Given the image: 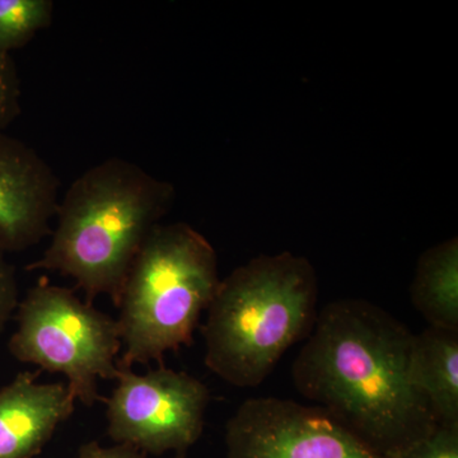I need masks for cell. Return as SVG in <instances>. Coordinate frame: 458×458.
I'll return each mask as SVG.
<instances>
[{
	"instance_id": "cell-1",
	"label": "cell",
	"mask_w": 458,
	"mask_h": 458,
	"mask_svg": "<svg viewBox=\"0 0 458 458\" xmlns=\"http://www.w3.org/2000/svg\"><path fill=\"white\" fill-rule=\"evenodd\" d=\"M412 335L367 301L328 303L294 360L295 388L391 456L438 427L426 397L409 379Z\"/></svg>"
},
{
	"instance_id": "cell-2",
	"label": "cell",
	"mask_w": 458,
	"mask_h": 458,
	"mask_svg": "<svg viewBox=\"0 0 458 458\" xmlns=\"http://www.w3.org/2000/svg\"><path fill=\"white\" fill-rule=\"evenodd\" d=\"M174 200L168 181L128 159L92 165L59 199L50 242L29 271L73 279L92 303L119 300L132 261Z\"/></svg>"
},
{
	"instance_id": "cell-3",
	"label": "cell",
	"mask_w": 458,
	"mask_h": 458,
	"mask_svg": "<svg viewBox=\"0 0 458 458\" xmlns=\"http://www.w3.org/2000/svg\"><path fill=\"white\" fill-rule=\"evenodd\" d=\"M318 282L309 259L260 255L221 279L203 327L204 363L225 384L258 387L318 319Z\"/></svg>"
},
{
	"instance_id": "cell-4",
	"label": "cell",
	"mask_w": 458,
	"mask_h": 458,
	"mask_svg": "<svg viewBox=\"0 0 458 458\" xmlns=\"http://www.w3.org/2000/svg\"><path fill=\"white\" fill-rule=\"evenodd\" d=\"M218 256L188 223H159L126 276L114 306L122 337L119 364L164 366L165 355L191 345L218 289Z\"/></svg>"
},
{
	"instance_id": "cell-5",
	"label": "cell",
	"mask_w": 458,
	"mask_h": 458,
	"mask_svg": "<svg viewBox=\"0 0 458 458\" xmlns=\"http://www.w3.org/2000/svg\"><path fill=\"white\" fill-rule=\"evenodd\" d=\"M16 319L8 343L14 360L65 376L69 393L87 408L104 401L98 382L114 379L123 349L116 318L40 279L18 303Z\"/></svg>"
},
{
	"instance_id": "cell-6",
	"label": "cell",
	"mask_w": 458,
	"mask_h": 458,
	"mask_svg": "<svg viewBox=\"0 0 458 458\" xmlns=\"http://www.w3.org/2000/svg\"><path fill=\"white\" fill-rule=\"evenodd\" d=\"M106 403L108 437L141 454H186L203 434L210 391L194 376L158 366L137 373L117 363Z\"/></svg>"
},
{
	"instance_id": "cell-7",
	"label": "cell",
	"mask_w": 458,
	"mask_h": 458,
	"mask_svg": "<svg viewBox=\"0 0 458 458\" xmlns=\"http://www.w3.org/2000/svg\"><path fill=\"white\" fill-rule=\"evenodd\" d=\"M225 445L227 458H391L327 410L276 397L243 401Z\"/></svg>"
},
{
	"instance_id": "cell-8",
	"label": "cell",
	"mask_w": 458,
	"mask_h": 458,
	"mask_svg": "<svg viewBox=\"0 0 458 458\" xmlns=\"http://www.w3.org/2000/svg\"><path fill=\"white\" fill-rule=\"evenodd\" d=\"M59 180L32 147L0 134V255L22 252L53 231Z\"/></svg>"
},
{
	"instance_id": "cell-9",
	"label": "cell",
	"mask_w": 458,
	"mask_h": 458,
	"mask_svg": "<svg viewBox=\"0 0 458 458\" xmlns=\"http://www.w3.org/2000/svg\"><path fill=\"white\" fill-rule=\"evenodd\" d=\"M38 372L18 373L0 388V458L38 456L77 401L66 385L41 384Z\"/></svg>"
},
{
	"instance_id": "cell-10",
	"label": "cell",
	"mask_w": 458,
	"mask_h": 458,
	"mask_svg": "<svg viewBox=\"0 0 458 458\" xmlns=\"http://www.w3.org/2000/svg\"><path fill=\"white\" fill-rule=\"evenodd\" d=\"M408 376L437 424L458 429V331L428 327L412 335Z\"/></svg>"
},
{
	"instance_id": "cell-11",
	"label": "cell",
	"mask_w": 458,
	"mask_h": 458,
	"mask_svg": "<svg viewBox=\"0 0 458 458\" xmlns=\"http://www.w3.org/2000/svg\"><path fill=\"white\" fill-rule=\"evenodd\" d=\"M412 306L432 327L458 331V241L450 238L419 259L411 288Z\"/></svg>"
},
{
	"instance_id": "cell-12",
	"label": "cell",
	"mask_w": 458,
	"mask_h": 458,
	"mask_svg": "<svg viewBox=\"0 0 458 458\" xmlns=\"http://www.w3.org/2000/svg\"><path fill=\"white\" fill-rule=\"evenodd\" d=\"M54 16L51 0H0V54L26 47Z\"/></svg>"
},
{
	"instance_id": "cell-13",
	"label": "cell",
	"mask_w": 458,
	"mask_h": 458,
	"mask_svg": "<svg viewBox=\"0 0 458 458\" xmlns=\"http://www.w3.org/2000/svg\"><path fill=\"white\" fill-rule=\"evenodd\" d=\"M391 458H458V429L438 426Z\"/></svg>"
},
{
	"instance_id": "cell-14",
	"label": "cell",
	"mask_w": 458,
	"mask_h": 458,
	"mask_svg": "<svg viewBox=\"0 0 458 458\" xmlns=\"http://www.w3.org/2000/svg\"><path fill=\"white\" fill-rule=\"evenodd\" d=\"M21 113V83L16 64L7 54H0V134Z\"/></svg>"
},
{
	"instance_id": "cell-15",
	"label": "cell",
	"mask_w": 458,
	"mask_h": 458,
	"mask_svg": "<svg viewBox=\"0 0 458 458\" xmlns=\"http://www.w3.org/2000/svg\"><path fill=\"white\" fill-rule=\"evenodd\" d=\"M20 303L16 270L0 255V334L5 330Z\"/></svg>"
},
{
	"instance_id": "cell-16",
	"label": "cell",
	"mask_w": 458,
	"mask_h": 458,
	"mask_svg": "<svg viewBox=\"0 0 458 458\" xmlns=\"http://www.w3.org/2000/svg\"><path fill=\"white\" fill-rule=\"evenodd\" d=\"M78 458H147L144 454L129 445H114L104 447L98 442L92 441L81 445ZM172 458H188L186 454H174Z\"/></svg>"
}]
</instances>
